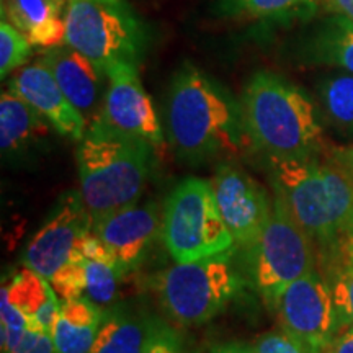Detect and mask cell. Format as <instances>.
Wrapping results in <instances>:
<instances>
[{
    "instance_id": "1",
    "label": "cell",
    "mask_w": 353,
    "mask_h": 353,
    "mask_svg": "<svg viewBox=\"0 0 353 353\" xmlns=\"http://www.w3.org/2000/svg\"><path fill=\"white\" fill-rule=\"evenodd\" d=\"M164 114L172 151L188 164L236 157L249 145L241 100L192 63L172 77Z\"/></svg>"
},
{
    "instance_id": "2",
    "label": "cell",
    "mask_w": 353,
    "mask_h": 353,
    "mask_svg": "<svg viewBox=\"0 0 353 353\" xmlns=\"http://www.w3.org/2000/svg\"><path fill=\"white\" fill-rule=\"evenodd\" d=\"M247 143L267 159H307L324 152V130L303 88L270 70L255 72L242 92Z\"/></svg>"
},
{
    "instance_id": "3",
    "label": "cell",
    "mask_w": 353,
    "mask_h": 353,
    "mask_svg": "<svg viewBox=\"0 0 353 353\" xmlns=\"http://www.w3.org/2000/svg\"><path fill=\"white\" fill-rule=\"evenodd\" d=\"M273 190L311 239L332 249L353 221V180L332 152L322 159H267Z\"/></svg>"
},
{
    "instance_id": "4",
    "label": "cell",
    "mask_w": 353,
    "mask_h": 353,
    "mask_svg": "<svg viewBox=\"0 0 353 353\" xmlns=\"http://www.w3.org/2000/svg\"><path fill=\"white\" fill-rule=\"evenodd\" d=\"M154 148L92 125L79 141L76 161L83 205L92 218L139 200L151 174Z\"/></svg>"
},
{
    "instance_id": "5",
    "label": "cell",
    "mask_w": 353,
    "mask_h": 353,
    "mask_svg": "<svg viewBox=\"0 0 353 353\" xmlns=\"http://www.w3.org/2000/svg\"><path fill=\"white\" fill-rule=\"evenodd\" d=\"M273 193L272 213L262 232L239 249L244 278L270 309L286 286L316 268L314 241L291 214L285 198Z\"/></svg>"
},
{
    "instance_id": "6",
    "label": "cell",
    "mask_w": 353,
    "mask_h": 353,
    "mask_svg": "<svg viewBox=\"0 0 353 353\" xmlns=\"http://www.w3.org/2000/svg\"><path fill=\"white\" fill-rule=\"evenodd\" d=\"M234 252L196 262L176 263L161 273L157 296L165 314L176 324L201 325L214 319L241 291L242 278Z\"/></svg>"
},
{
    "instance_id": "7",
    "label": "cell",
    "mask_w": 353,
    "mask_h": 353,
    "mask_svg": "<svg viewBox=\"0 0 353 353\" xmlns=\"http://www.w3.org/2000/svg\"><path fill=\"white\" fill-rule=\"evenodd\" d=\"M162 239L176 263L196 262L236 249L211 182L190 176L172 190L162 213Z\"/></svg>"
},
{
    "instance_id": "8",
    "label": "cell",
    "mask_w": 353,
    "mask_h": 353,
    "mask_svg": "<svg viewBox=\"0 0 353 353\" xmlns=\"http://www.w3.org/2000/svg\"><path fill=\"white\" fill-rule=\"evenodd\" d=\"M64 44L105 70L118 61L138 64L144 25L123 0H68Z\"/></svg>"
},
{
    "instance_id": "9",
    "label": "cell",
    "mask_w": 353,
    "mask_h": 353,
    "mask_svg": "<svg viewBox=\"0 0 353 353\" xmlns=\"http://www.w3.org/2000/svg\"><path fill=\"white\" fill-rule=\"evenodd\" d=\"M273 311L304 353H321L342 329L327 278L316 268L286 286Z\"/></svg>"
},
{
    "instance_id": "10",
    "label": "cell",
    "mask_w": 353,
    "mask_h": 353,
    "mask_svg": "<svg viewBox=\"0 0 353 353\" xmlns=\"http://www.w3.org/2000/svg\"><path fill=\"white\" fill-rule=\"evenodd\" d=\"M107 74L108 88L97 123L154 149L162 148L164 132L151 97L141 82L138 64L118 61L108 65Z\"/></svg>"
},
{
    "instance_id": "11",
    "label": "cell",
    "mask_w": 353,
    "mask_h": 353,
    "mask_svg": "<svg viewBox=\"0 0 353 353\" xmlns=\"http://www.w3.org/2000/svg\"><path fill=\"white\" fill-rule=\"evenodd\" d=\"M90 231L92 214L83 205L81 192L65 193L54 213L26 245L25 267L51 281Z\"/></svg>"
},
{
    "instance_id": "12",
    "label": "cell",
    "mask_w": 353,
    "mask_h": 353,
    "mask_svg": "<svg viewBox=\"0 0 353 353\" xmlns=\"http://www.w3.org/2000/svg\"><path fill=\"white\" fill-rule=\"evenodd\" d=\"M211 187L236 249L252 244L270 218L273 198L257 180L231 164L218 167Z\"/></svg>"
},
{
    "instance_id": "13",
    "label": "cell",
    "mask_w": 353,
    "mask_h": 353,
    "mask_svg": "<svg viewBox=\"0 0 353 353\" xmlns=\"http://www.w3.org/2000/svg\"><path fill=\"white\" fill-rule=\"evenodd\" d=\"M92 232L107 245L126 273L136 270L162 236L157 205L138 201L92 218Z\"/></svg>"
},
{
    "instance_id": "14",
    "label": "cell",
    "mask_w": 353,
    "mask_h": 353,
    "mask_svg": "<svg viewBox=\"0 0 353 353\" xmlns=\"http://www.w3.org/2000/svg\"><path fill=\"white\" fill-rule=\"evenodd\" d=\"M39 61L51 70L64 95L83 117L88 130L100 118L108 88L107 70L64 43L48 48Z\"/></svg>"
},
{
    "instance_id": "15",
    "label": "cell",
    "mask_w": 353,
    "mask_h": 353,
    "mask_svg": "<svg viewBox=\"0 0 353 353\" xmlns=\"http://www.w3.org/2000/svg\"><path fill=\"white\" fill-rule=\"evenodd\" d=\"M8 90L32 105L64 138L81 141L85 136L87 123L83 117L64 95L51 70L39 59L17 72Z\"/></svg>"
},
{
    "instance_id": "16",
    "label": "cell",
    "mask_w": 353,
    "mask_h": 353,
    "mask_svg": "<svg viewBox=\"0 0 353 353\" xmlns=\"http://www.w3.org/2000/svg\"><path fill=\"white\" fill-rule=\"evenodd\" d=\"M68 0H3L2 13L33 46L64 43Z\"/></svg>"
},
{
    "instance_id": "17",
    "label": "cell",
    "mask_w": 353,
    "mask_h": 353,
    "mask_svg": "<svg viewBox=\"0 0 353 353\" xmlns=\"http://www.w3.org/2000/svg\"><path fill=\"white\" fill-rule=\"evenodd\" d=\"M83 280V298L110 307L117 299L118 286L126 275L118 260L94 232H88L77 249Z\"/></svg>"
},
{
    "instance_id": "18",
    "label": "cell",
    "mask_w": 353,
    "mask_h": 353,
    "mask_svg": "<svg viewBox=\"0 0 353 353\" xmlns=\"http://www.w3.org/2000/svg\"><path fill=\"white\" fill-rule=\"evenodd\" d=\"M2 296L19 307L37 327L51 332L61 303L48 278L28 267L21 268L2 286Z\"/></svg>"
},
{
    "instance_id": "19",
    "label": "cell",
    "mask_w": 353,
    "mask_h": 353,
    "mask_svg": "<svg viewBox=\"0 0 353 353\" xmlns=\"http://www.w3.org/2000/svg\"><path fill=\"white\" fill-rule=\"evenodd\" d=\"M105 309L87 298L61 303L51 330L57 353H90L105 319Z\"/></svg>"
},
{
    "instance_id": "20",
    "label": "cell",
    "mask_w": 353,
    "mask_h": 353,
    "mask_svg": "<svg viewBox=\"0 0 353 353\" xmlns=\"http://www.w3.org/2000/svg\"><path fill=\"white\" fill-rule=\"evenodd\" d=\"M50 123L12 90L0 97V145L3 154H20L50 134Z\"/></svg>"
},
{
    "instance_id": "21",
    "label": "cell",
    "mask_w": 353,
    "mask_h": 353,
    "mask_svg": "<svg viewBox=\"0 0 353 353\" xmlns=\"http://www.w3.org/2000/svg\"><path fill=\"white\" fill-rule=\"evenodd\" d=\"M151 319L126 304L107 307L90 353H143Z\"/></svg>"
},
{
    "instance_id": "22",
    "label": "cell",
    "mask_w": 353,
    "mask_h": 353,
    "mask_svg": "<svg viewBox=\"0 0 353 353\" xmlns=\"http://www.w3.org/2000/svg\"><path fill=\"white\" fill-rule=\"evenodd\" d=\"M307 57L353 74V21L332 13L322 20L307 43Z\"/></svg>"
},
{
    "instance_id": "23",
    "label": "cell",
    "mask_w": 353,
    "mask_h": 353,
    "mask_svg": "<svg viewBox=\"0 0 353 353\" xmlns=\"http://www.w3.org/2000/svg\"><path fill=\"white\" fill-rule=\"evenodd\" d=\"M324 0H221V10L229 17L283 21L314 12Z\"/></svg>"
},
{
    "instance_id": "24",
    "label": "cell",
    "mask_w": 353,
    "mask_h": 353,
    "mask_svg": "<svg viewBox=\"0 0 353 353\" xmlns=\"http://www.w3.org/2000/svg\"><path fill=\"white\" fill-rule=\"evenodd\" d=\"M321 112L341 134L353 138V74L329 76L319 83Z\"/></svg>"
},
{
    "instance_id": "25",
    "label": "cell",
    "mask_w": 353,
    "mask_h": 353,
    "mask_svg": "<svg viewBox=\"0 0 353 353\" xmlns=\"http://www.w3.org/2000/svg\"><path fill=\"white\" fill-rule=\"evenodd\" d=\"M33 44L23 33L13 26L2 13L0 20V77L7 79L10 72L26 64L32 56Z\"/></svg>"
},
{
    "instance_id": "26",
    "label": "cell",
    "mask_w": 353,
    "mask_h": 353,
    "mask_svg": "<svg viewBox=\"0 0 353 353\" xmlns=\"http://www.w3.org/2000/svg\"><path fill=\"white\" fill-rule=\"evenodd\" d=\"M342 327H353V263L335 260L327 278Z\"/></svg>"
},
{
    "instance_id": "27",
    "label": "cell",
    "mask_w": 353,
    "mask_h": 353,
    "mask_svg": "<svg viewBox=\"0 0 353 353\" xmlns=\"http://www.w3.org/2000/svg\"><path fill=\"white\" fill-rule=\"evenodd\" d=\"M143 353H185L182 335L165 321L152 317Z\"/></svg>"
},
{
    "instance_id": "28",
    "label": "cell",
    "mask_w": 353,
    "mask_h": 353,
    "mask_svg": "<svg viewBox=\"0 0 353 353\" xmlns=\"http://www.w3.org/2000/svg\"><path fill=\"white\" fill-rule=\"evenodd\" d=\"M2 353H57L51 332L30 324Z\"/></svg>"
},
{
    "instance_id": "29",
    "label": "cell",
    "mask_w": 353,
    "mask_h": 353,
    "mask_svg": "<svg viewBox=\"0 0 353 353\" xmlns=\"http://www.w3.org/2000/svg\"><path fill=\"white\" fill-rule=\"evenodd\" d=\"M254 353H304L286 332H267L255 341Z\"/></svg>"
},
{
    "instance_id": "30",
    "label": "cell",
    "mask_w": 353,
    "mask_h": 353,
    "mask_svg": "<svg viewBox=\"0 0 353 353\" xmlns=\"http://www.w3.org/2000/svg\"><path fill=\"white\" fill-rule=\"evenodd\" d=\"M321 353H353V327L343 325Z\"/></svg>"
},
{
    "instance_id": "31",
    "label": "cell",
    "mask_w": 353,
    "mask_h": 353,
    "mask_svg": "<svg viewBox=\"0 0 353 353\" xmlns=\"http://www.w3.org/2000/svg\"><path fill=\"white\" fill-rule=\"evenodd\" d=\"M330 250L337 252V260L353 263V221L350 223V226L345 229V232L342 234L341 239L337 241V244Z\"/></svg>"
},
{
    "instance_id": "32",
    "label": "cell",
    "mask_w": 353,
    "mask_h": 353,
    "mask_svg": "<svg viewBox=\"0 0 353 353\" xmlns=\"http://www.w3.org/2000/svg\"><path fill=\"white\" fill-rule=\"evenodd\" d=\"M322 3L329 8L330 13H339L353 21V0H324Z\"/></svg>"
},
{
    "instance_id": "33",
    "label": "cell",
    "mask_w": 353,
    "mask_h": 353,
    "mask_svg": "<svg viewBox=\"0 0 353 353\" xmlns=\"http://www.w3.org/2000/svg\"><path fill=\"white\" fill-rule=\"evenodd\" d=\"M335 156L341 164L345 167L348 174H350L352 180H353V144L352 145H347V148H337V149H332L330 151Z\"/></svg>"
},
{
    "instance_id": "34",
    "label": "cell",
    "mask_w": 353,
    "mask_h": 353,
    "mask_svg": "<svg viewBox=\"0 0 353 353\" xmlns=\"http://www.w3.org/2000/svg\"><path fill=\"white\" fill-rule=\"evenodd\" d=\"M210 353H254V348L242 345L237 342H229V343H219L211 348Z\"/></svg>"
}]
</instances>
